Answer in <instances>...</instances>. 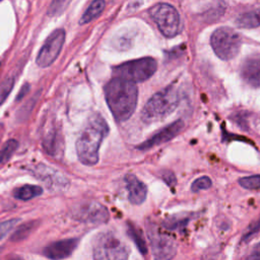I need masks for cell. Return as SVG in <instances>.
Masks as SVG:
<instances>
[{
  "instance_id": "6da1fadb",
  "label": "cell",
  "mask_w": 260,
  "mask_h": 260,
  "mask_svg": "<svg viewBox=\"0 0 260 260\" xmlns=\"http://www.w3.org/2000/svg\"><path fill=\"white\" fill-rule=\"evenodd\" d=\"M104 92L108 107L117 121L122 122L131 117L138 99L137 86L133 81L115 76L105 85Z\"/></svg>"
},
{
  "instance_id": "7a4b0ae2",
  "label": "cell",
  "mask_w": 260,
  "mask_h": 260,
  "mask_svg": "<svg viewBox=\"0 0 260 260\" xmlns=\"http://www.w3.org/2000/svg\"><path fill=\"white\" fill-rule=\"evenodd\" d=\"M109 133V126L103 117L92 115L76 140V152L79 161L93 166L99 160L100 146Z\"/></svg>"
},
{
  "instance_id": "3957f363",
  "label": "cell",
  "mask_w": 260,
  "mask_h": 260,
  "mask_svg": "<svg viewBox=\"0 0 260 260\" xmlns=\"http://www.w3.org/2000/svg\"><path fill=\"white\" fill-rule=\"evenodd\" d=\"M179 104V93L175 86L169 85L154 93L141 111V119L145 123L160 121L172 114Z\"/></svg>"
},
{
  "instance_id": "277c9868",
  "label": "cell",
  "mask_w": 260,
  "mask_h": 260,
  "mask_svg": "<svg viewBox=\"0 0 260 260\" xmlns=\"http://www.w3.org/2000/svg\"><path fill=\"white\" fill-rule=\"evenodd\" d=\"M92 254L99 260H122L128 258L129 247L119 235L107 231L99 233L94 238Z\"/></svg>"
},
{
  "instance_id": "5b68a950",
  "label": "cell",
  "mask_w": 260,
  "mask_h": 260,
  "mask_svg": "<svg viewBox=\"0 0 260 260\" xmlns=\"http://www.w3.org/2000/svg\"><path fill=\"white\" fill-rule=\"evenodd\" d=\"M210 45L219 59L228 61L239 54L242 39L235 29L228 26H221L212 32L210 37Z\"/></svg>"
},
{
  "instance_id": "8992f818",
  "label": "cell",
  "mask_w": 260,
  "mask_h": 260,
  "mask_svg": "<svg viewBox=\"0 0 260 260\" xmlns=\"http://www.w3.org/2000/svg\"><path fill=\"white\" fill-rule=\"evenodd\" d=\"M157 63L151 57H144L124 62L113 68L114 76L133 82H141L150 78L156 71Z\"/></svg>"
},
{
  "instance_id": "52a82bcc",
  "label": "cell",
  "mask_w": 260,
  "mask_h": 260,
  "mask_svg": "<svg viewBox=\"0 0 260 260\" xmlns=\"http://www.w3.org/2000/svg\"><path fill=\"white\" fill-rule=\"evenodd\" d=\"M149 15L165 37L174 38L178 35L180 15L174 6L168 3H157L149 9Z\"/></svg>"
},
{
  "instance_id": "ba28073f",
  "label": "cell",
  "mask_w": 260,
  "mask_h": 260,
  "mask_svg": "<svg viewBox=\"0 0 260 260\" xmlns=\"http://www.w3.org/2000/svg\"><path fill=\"white\" fill-rule=\"evenodd\" d=\"M146 230L150 242V249L154 258L171 259L176 255L177 245L171 236L161 233L156 225L151 222L147 224Z\"/></svg>"
},
{
  "instance_id": "9c48e42d",
  "label": "cell",
  "mask_w": 260,
  "mask_h": 260,
  "mask_svg": "<svg viewBox=\"0 0 260 260\" xmlns=\"http://www.w3.org/2000/svg\"><path fill=\"white\" fill-rule=\"evenodd\" d=\"M64 42L65 30L63 28L55 29L47 38L43 47L41 48L36 60L37 64L43 68L50 66L59 56Z\"/></svg>"
},
{
  "instance_id": "30bf717a",
  "label": "cell",
  "mask_w": 260,
  "mask_h": 260,
  "mask_svg": "<svg viewBox=\"0 0 260 260\" xmlns=\"http://www.w3.org/2000/svg\"><path fill=\"white\" fill-rule=\"evenodd\" d=\"M72 216L79 221L88 223H105L109 219L108 209L99 202H84L72 209Z\"/></svg>"
},
{
  "instance_id": "8fae6325",
  "label": "cell",
  "mask_w": 260,
  "mask_h": 260,
  "mask_svg": "<svg viewBox=\"0 0 260 260\" xmlns=\"http://www.w3.org/2000/svg\"><path fill=\"white\" fill-rule=\"evenodd\" d=\"M31 172L38 180L42 181L50 189L62 190L69 185L67 178L63 174L46 165H37Z\"/></svg>"
},
{
  "instance_id": "7c38bea8",
  "label": "cell",
  "mask_w": 260,
  "mask_h": 260,
  "mask_svg": "<svg viewBox=\"0 0 260 260\" xmlns=\"http://www.w3.org/2000/svg\"><path fill=\"white\" fill-rule=\"evenodd\" d=\"M183 128H184L183 120H181V119L177 120V121L173 122L172 124L162 128L160 131L156 132L154 135H152L150 138H148L144 142L140 143L137 146V149L147 150L152 147L158 146L162 143H166V142L170 141L171 139H173L175 136H177L182 131Z\"/></svg>"
},
{
  "instance_id": "4fadbf2b",
  "label": "cell",
  "mask_w": 260,
  "mask_h": 260,
  "mask_svg": "<svg viewBox=\"0 0 260 260\" xmlns=\"http://www.w3.org/2000/svg\"><path fill=\"white\" fill-rule=\"evenodd\" d=\"M241 76L253 87L260 86V54L248 56L241 65Z\"/></svg>"
},
{
  "instance_id": "5bb4252c",
  "label": "cell",
  "mask_w": 260,
  "mask_h": 260,
  "mask_svg": "<svg viewBox=\"0 0 260 260\" xmlns=\"http://www.w3.org/2000/svg\"><path fill=\"white\" fill-rule=\"evenodd\" d=\"M43 147L45 151L54 157L60 158L64 151V138L61 130L52 126L43 136Z\"/></svg>"
},
{
  "instance_id": "9a60e30c",
  "label": "cell",
  "mask_w": 260,
  "mask_h": 260,
  "mask_svg": "<svg viewBox=\"0 0 260 260\" xmlns=\"http://www.w3.org/2000/svg\"><path fill=\"white\" fill-rule=\"evenodd\" d=\"M77 245L78 241L76 239L60 240L48 245L44 250V254L51 259L67 258L73 253Z\"/></svg>"
},
{
  "instance_id": "2e32d148",
  "label": "cell",
  "mask_w": 260,
  "mask_h": 260,
  "mask_svg": "<svg viewBox=\"0 0 260 260\" xmlns=\"http://www.w3.org/2000/svg\"><path fill=\"white\" fill-rule=\"evenodd\" d=\"M126 189L128 192V199L132 204H141L147 194V188L143 182H141L134 175H127L125 177Z\"/></svg>"
},
{
  "instance_id": "e0dca14e",
  "label": "cell",
  "mask_w": 260,
  "mask_h": 260,
  "mask_svg": "<svg viewBox=\"0 0 260 260\" xmlns=\"http://www.w3.org/2000/svg\"><path fill=\"white\" fill-rule=\"evenodd\" d=\"M236 24L243 28H254L260 26V8L239 15Z\"/></svg>"
},
{
  "instance_id": "ac0fdd59",
  "label": "cell",
  "mask_w": 260,
  "mask_h": 260,
  "mask_svg": "<svg viewBox=\"0 0 260 260\" xmlns=\"http://www.w3.org/2000/svg\"><path fill=\"white\" fill-rule=\"evenodd\" d=\"M105 6H106L105 0H93L90 3V5L87 7L85 12L82 14V16L79 20V24L88 23L91 20L99 17L102 14V12L104 11Z\"/></svg>"
},
{
  "instance_id": "d6986e66",
  "label": "cell",
  "mask_w": 260,
  "mask_h": 260,
  "mask_svg": "<svg viewBox=\"0 0 260 260\" xmlns=\"http://www.w3.org/2000/svg\"><path fill=\"white\" fill-rule=\"evenodd\" d=\"M43 193V188L37 185H23L13 190V196L20 200H29Z\"/></svg>"
},
{
  "instance_id": "ffe728a7",
  "label": "cell",
  "mask_w": 260,
  "mask_h": 260,
  "mask_svg": "<svg viewBox=\"0 0 260 260\" xmlns=\"http://www.w3.org/2000/svg\"><path fill=\"white\" fill-rule=\"evenodd\" d=\"M189 221V217L188 215H173L169 218H167L165 221H164V226L168 230H172V231H175V230H180V229H184L187 223Z\"/></svg>"
},
{
  "instance_id": "44dd1931",
  "label": "cell",
  "mask_w": 260,
  "mask_h": 260,
  "mask_svg": "<svg viewBox=\"0 0 260 260\" xmlns=\"http://www.w3.org/2000/svg\"><path fill=\"white\" fill-rule=\"evenodd\" d=\"M37 225V221H29L21 224L11 236L10 240L13 242H19L25 239L35 229Z\"/></svg>"
},
{
  "instance_id": "7402d4cb",
  "label": "cell",
  "mask_w": 260,
  "mask_h": 260,
  "mask_svg": "<svg viewBox=\"0 0 260 260\" xmlns=\"http://www.w3.org/2000/svg\"><path fill=\"white\" fill-rule=\"evenodd\" d=\"M18 146V142L14 139H10L5 142L3 147L0 149V164L6 162L14 153Z\"/></svg>"
},
{
  "instance_id": "603a6c76",
  "label": "cell",
  "mask_w": 260,
  "mask_h": 260,
  "mask_svg": "<svg viewBox=\"0 0 260 260\" xmlns=\"http://www.w3.org/2000/svg\"><path fill=\"white\" fill-rule=\"evenodd\" d=\"M239 184L245 189H250V190L260 189V175L241 178L239 180Z\"/></svg>"
},
{
  "instance_id": "cb8c5ba5",
  "label": "cell",
  "mask_w": 260,
  "mask_h": 260,
  "mask_svg": "<svg viewBox=\"0 0 260 260\" xmlns=\"http://www.w3.org/2000/svg\"><path fill=\"white\" fill-rule=\"evenodd\" d=\"M129 235L132 237V239L135 242V244H136L138 250L140 251V253L145 255L147 253V247H146V244H145L144 240L142 239L140 233L134 226L130 225L129 226Z\"/></svg>"
},
{
  "instance_id": "d4e9b609",
  "label": "cell",
  "mask_w": 260,
  "mask_h": 260,
  "mask_svg": "<svg viewBox=\"0 0 260 260\" xmlns=\"http://www.w3.org/2000/svg\"><path fill=\"white\" fill-rule=\"evenodd\" d=\"M13 85H14L13 77H7L0 83V106L3 104V102L9 95L11 89L13 88Z\"/></svg>"
},
{
  "instance_id": "484cf974",
  "label": "cell",
  "mask_w": 260,
  "mask_h": 260,
  "mask_svg": "<svg viewBox=\"0 0 260 260\" xmlns=\"http://www.w3.org/2000/svg\"><path fill=\"white\" fill-rule=\"evenodd\" d=\"M71 0H52L49 9H48V14L53 16L60 14L69 4Z\"/></svg>"
},
{
  "instance_id": "4316f807",
  "label": "cell",
  "mask_w": 260,
  "mask_h": 260,
  "mask_svg": "<svg viewBox=\"0 0 260 260\" xmlns=\"http://www.w3.org/2000/svg\"><path fill=\"white\" fill-rule=\"evenodd\" d=\"M212 182L210 180V178L204 176V177H200L198 179H196L192 185H191V190L193 192H199L202 190H207L211 187Z\"/></svg>"
},
{
  "instance_id": "83f0119b",
  "label": "cell",
  "mask_w": 260,
  "mask_h": 260,
  "mask_svg": "<svg viewBox=\"0 0 260 260\" xmlns=\"http://www.w3.org/2000/svg\"><path fill=\"white\" fill-rule=\"evenodd\" d=\"M17 222H18V218L8 219L6 221L0 222V240H2L14 228V225Z\"/></svg>"
},
{
  "instance_id": "f1b7e54d",
  "label": "cell",
  "mask_w": 260,
  "mask_h": 260,
  "mask_svg": "<svg viewBox=\"0 0 260 260\" xmlns=\"http://www.w3.org/2000/svg\"><path fill=\"white\" fill-rule=\"evenodd\" d=\"M162 180L170 186V187H173L175 184H176V177L175 175L172 173V172H165L162 174Z\"/></svg>"
},
{
  "instance_id": "f546056e",
  "label": "cell",
  "mask_w": 260,
  "mask_h": 260,
  "mask_svg": "<svg viewBox=\"0 0 260 260\" xmlns=\"http://www.w3.org/2000/svg\"><path fill=\"white\" fill-rule=\"evenodd\" d=\"M259 230H260V218H259V220H258L257 222H255L252 226L249 228L248 232L243 236V240H247V239L251 238L252 235H254L255 233H257Z\"/></svg>"
},
{
  "instance_id": "4dcf8cb0",
  "label": "cell",
  "mask_w": 260,
  "mask_h": 260,
  "mask_svg": "<svg viewBox=\"0 0 260 260\" xmlns=\"http://www.w3.org/2000/svg\"><path fill=\"white\" fill-rule=\"evenodd\" d=\"M249 258L252 259H260V242L253 248L251 255L249 256Z\"/></svg>"
},
{
  "instance_id": "1f68e13d",
  "label": "cell",
  "mask_w": 260,
  "mask_h": 260,
  "mask_svg": "<svg viewBox=\"0 0 260 260\" xmlns=\"http://www.w3.org/2000/svg\"><path fill=\"white\" fill-rule=\"evenodd\" d=\"M28 88H29V84L25 83V84L22 86V88L20 89L19 93L17 94V96H16V101H19L20 99H22V98L24 96V94H25V93L28 91Z\"/></svg>"
},
{
  "instance_id": "d6a6232c",
  "label": "cell",
  "mask_w": 260,
  "mask_h": 260,
  "mask_svg": "<svg viewBox=\"0 0 260 260\" xmlns=\"http://www.w3.org/2000/svg\"><path fill=\"white\" fill-rule=\"evenodd\" d=\"M0 1H1V0H0Z\"/></svg>"
}]
</instances>
